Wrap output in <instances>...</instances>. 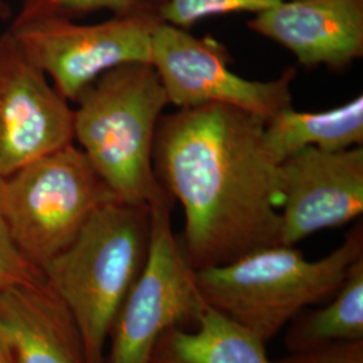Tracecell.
Instances as JSON below:
<instances>
[{"label":"cell","mask_w":363,"mask_h":363,"mask_svg":"<svg viewBox=\"0 0 363 363\" xmlns=\"http://www.w3.org/2000/svg\"><path fill=\"white\" fill-rule=\"evenodd\" d=\"M112 201L116 195L76 143L0 178V214L15 245L40 272Z\"/></svg>","instance_id":"5b68a950"},{"label":"cell","mask_w":363,"mask_h":363,"mask_svg":"<svg viewBox=\"0 0 363 363\" xmlns=\"http://www.w3.org/2000/svg\"><path fill=\"white\" fill-rule=\"evenodd\" d=\"M11 19V9L7 0H0V22Z\"/></svg>","instance_id":"44dd1931"},{"label":"cell","mask_w":363,"mask_h":363,"mask_svg":"<svg viewBox=\"0 0 363 363\" xmlns=\"http://www.w3.org/2000/svg\"><path fill=\"white\" fill-rule=\"evenodd\" d=\"M172 199L150 205V242L143 268L109 333L104 363H147L156 340L172 327L196 323L206 301L196 273L171 225Z\"/></svg>","instance_id":"8992f818"},{"label":"cell","mask_w":363,"mask_h":363,"mask_svg":"<svg viewBox=\"0 0 363 363\" xmlns=\"http://www.w3.org/2000/svg\"><path fill=\"white\" fill-rule=\"evenodd\" d=\"M362 257L359 222L322 259L311 261L295 247L273 245L195 273L208 307L267 345L300 312L333 298Z\"/></svg>","instance_id":"7a4b0ae2"},{"label":"cell","mask_w":363,"mask_h":363,"mask_svg":"<svg viewBox=\"0 0 363 363\" xmlns=\"http://www.w3.org/2000/svg\"><path fill=\"white\" fill-rule=\"evenodd\" d=\"M40 276L42 272L15 245L0 214V291L7 286L37 280Z\"/></svg>","instance_id":"ac0fdd59"},{"label":"cell","mask_w":363,"mask_h":363,"mask_svg":"<svg viewBox=\"0 0 363 363\" xmlns=\"http://www.w3.org/2000/svg\"><path fill=\"white\" fill-rule=\"evenodd\" d=\"M0 363H13V358H11V354L7 349V345L3 339V335L0 333Z\"/></svg>","instance_id":"ffe728a7"},{"label":"cell","mask_w":363,"mask_h":363,"mask_svg":"<svg viewBox=\"0 0 363 363\" xmlns=\"http://www.w3.org/2000/svg\"><path fill=\"white\" fill-rule=\"evenodd\" d=\"M74 111L7 30L0 35V178L74 143Z\"/></svg>","instance_id":"9c48e42d"},{"label":"cell","mask_w":363,"mask_h":363,"mask_svg":"<svg viewBox=\"0 0 363 363\" xmlns=\"http://www.w3.org/2000/svg\"><path fill=\"white\" fill-rule=\"evenodd\" d=\"M150 226V205L108 202L42 268L77 323L88 363H104L117 312L143 268Z\"/></svg>","instance_id":"277c9868"},{"label":"cell","mask_w":363,"mask_h":363,"mask_svg":"<svg viewBox=\"0 0 363 363\" xmlns=\"http://www.w3.org/2000/svg\"><path fill=\"white\" fill-rule=\"evenodd\" d=\"M280 245L295 247L363 213V145L343 151L304 148L279 164Z\"/></svg>","instance_id":"30bf717a"},{"label":"cell","mask_w":363,"mask_h":363,"mask_svg":"<svg viewBox=\"0 0 363 363\" xmlns=\"http://www.w3.org/2000/svg\"><path fill=\"white\" fill-rule=\"evenodd\" d=\"M164 0H22L21 10L13 22H25L39 18L72 19L96 11H109L113 15L154 13L160 16Z\"/></svg>","instance_id":"2e32d148"},{"label":"cell","mask_w":363,"mask_h":363,"mask_svg":"<svg viewBox=\"0 0 363 363\" xmlns=\"http://www.w3.org/2000/svg\"><path fill=\"white\" fill-rule=\"evenodd\" d=\"M74 103V143L118 201L151 205L171 198L156 178L152 160L156 127L169 104L154 66L108 70Z\"/></svg>","instance_id":"3957f363"},{"label":"cell","mask_w":363,"mask_h":363,"mask_svg":"<svg viewBox=\"0 0 363 363\" xmlns=\"http://www.w3.org/2000/svg\"><path fill=\"white\" fill-rule=\"evenodd\" d=\"M265 121L228 105L163 115L154 139L156 178L182 205L181 244L195 271L280 245L279 163Z\"/></svg>","instance_id":"6da1fadb"},{"label":"cell","mask_w":363,"mask_h":363,"mask_svg":"<svg viewBox=\"0 0 363 363\" xmlns=\"http://www.w3.org/2000/svg\"><path fill=\"white\" fill-rule=\"evenodd\" d=\"M0 333L13 363H88L73 315L43 274L0 291Z\"/></svg>","instance_id":"7c38bea8"},{"label":"cell","mask_w":363,"mask_h":363,"mask_svg":"<svg viewBox=\"0 0 363 363\" xmlns=\"http://www.w3.org/2000/svg\"><path fill=\"white\" fill-rule=\"evenodd\" d=\"M264 139L276 163L304 148L343 151L363 145V96L322 112L284 109L264 125Z\"/></svg>","instance_id":"5bb4252c"},{"label":"cell","mask_w":363,"mask_h":363,"mask_svg":"<svg viewBox=\"0 0 363 363\" xmlns=\"http://www.w3.org/2000/svg\"><path fill=\"white\" fill-rule=\"evenodd\" d=\"M230 54L216 39L198 38L181 27L160 22L152 38L151 65L179 109L220 104L241 109L267 121L292 108L295 69L276 79L255 81L229 67Z\"/></svg>","instance_id":"ba28073f"},{"label":"cell","mask_w":363,"mask_h":363,"mask_svg":"<svg viewBox=\"0 0 363 363\" xmlns=\"http://www.w3.org/2000/svg\"><path fill=\"white\" fill-rule=\"evenodd\" d=\"M195 325L163 333L147 363H273L259 337L208 306Z\"/></svg>","instance_id":"4fadbf2b"},{"label":"cell","mask_w":363,"mask_h":363,"mask_svg":"<svg viewBox=\"0 0 363 363\" xmlns=\"http://www.w3.org/2000/svg\"><path fill=\"white\" fill-rule=\"evenodd\" d=\"M283 0H164L160 7V19L164 23L190 28L196 22L225 13H259Z\"/></svg>","instance_id":"e0dca14e"},{"label":"cell","mask_w":363,"mask_h":363,"mask_svg":"<svg viewBox=\"0 0 363 363\" xmlns=\"http://www.w3.org/2000/svg\"><path fill=\"white\" fill-rule=\"evenodd\" d=\"M273 363H363V339L334 342L311 350L289 352Z\"/></svg>","instance_id":"d6986e66"},{"label":"cell","mask_w":363,"mask_h":363,"mask_svg":"<svg viewBox=\"0 0 363 363\" xmlns=\"http://www.w3.org/2000/svg\"><path fill=\"white\" fill-rule=\"evenodd\" d=\"M358 339H363V257L322 308H307L286 325L284 345L288 352H298Z\"/></svg>","instance_id":"9a60e30c"},{"label":"cell","mask_w":363,"mask_h":363,"mask_svg":"<svg viewBox=\"0 0 363 363\" xmlns=\"http://www.w3.org/2000/svg\"><path fill=\"white\" fill-rule=\"evenodd\" d=\"M159 15H113L94 25L64 18L13 22V34L30 58L50 78L67 101H74L108 70L130 64H151Z\"/></svg>","instance_id":"52a82bcc"},{"label":"cell","mask_w":363,"mask_h":363,"mask_svg":"<svg viewBox=\"0 0 363 363\" xmlns=\"http://www.w3.org/2000/svg\"><path fill=\"white\" fill-rule=\"evenodd\" d=\"M247 26L308 67L340 70L362 58L363 0H283Z\"/></svg>","instance_id":"8fae6325"}]
</instances>
